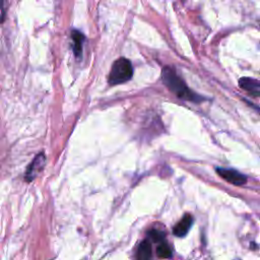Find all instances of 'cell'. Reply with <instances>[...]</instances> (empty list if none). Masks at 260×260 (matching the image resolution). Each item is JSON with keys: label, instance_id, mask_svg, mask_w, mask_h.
Masks as SVG:
<instances>
[{"label": "cell", "instance_id": "1", "mask_svg": "<svg viewBox=\"0 0 260 260\" xmlns=\"http://www.w3.org/2000/svg\"><path fill=\"white\" fill-rule=\"evenodd\" d=\"M161 78L168 88L173 91L179 99L192 102L202 101V96L193 92L172 67H165L162 69Z\"/></svg>", "mask_w": 260, "mask_h": 260}, {"label": "cell", "instance_id": "2", "mask_svg": "<svg viewBox=\"0 0 260 260\" xmlns=\"http://www.w3.org/2000/svg\"><path fill=\"white\" fill-rule=\"evenodd\" d=\"M133 68L131 62L126 58L117 59L111 68L109 74V82L112 85H117L120 83H124L132 78Z\"/></svg>", "mask_w": 260, "mask_h": 260}, {"label": "cell", "instance_id": "3", "mask_svg": "<svg viewBox=\"0 0 260 260\" xmlns=\"http://www.w3.org/2000/svg\"><path fill=\"white\" fill-rule=\"evenodd\" d=\"M216 173L225 181H228L231 184L237 185V186H242L246 184L247 178L243 174L239 173L236 170L232 169H224V168H216Z\"/></svg>", "mask_w": 260, "mask_h": 260}, {"label": "cell", "instance_id": "4", "mask_svg": "<svg viewBox=\"0 0 260 260\" xmlns=\"http://www.w3.org/2000/svg\"><path fill=\"white\" fill-rule=\"evenodd\" d=\"M45 160H46V157H45L44 153H39L34 158V160L27 167L25 175H24V179L27 182L32 181L37 177V175L42 171V169H43V167L45 165Z\"/></svg>", "mask_w": 260, "mask_h": 260}, {"label": "cell", "instance_id": "5", "mask_svg": "<svg viewBox=\"0 0 260 260\" xmlns=\"http://www.w3.org/2000/svg\"><path fill=\"white\" fill-rule=\"evenodd\" d=\"M193 223V217L191 214H185L174 226L173 233L176 237H185L187 233L189 232L190 228L192 226Z\"/></svg>", "mask_w": 260, "mask_h": 260}, {"label": "cell", "instance_id": "6", "mask_svg": "<svg viewBox=\"0 0 260 260\" xmlns=\"http://www.w3.org/2000/svg\"><path fill=\"white\" fill-rule=\"evenodd\" d=\"M240 86L253 95L260 94V82L250 77H243L239 80Z\"/></svg>", "mask_w": 260, "mask_h": 260}, {"label": "cell", "instance_id": "7", "mask_svg": "<svg viewBox=\"0 0 260 260\" xmlns=\"http://www.w3.org/2000/svg\"><path fill=\"white\" fill-rule=\"evenodd\" d=\"M152 255V249H151V244L149 241L144 240L142 241L137 249V260H150Z\"/></svg>", "mask_w": 260, "mask_h": 260}, {"label": "cell", "instance_id": "8", "mask_svg": "<svg viewBox=\"0 0 260 260\" xmlns=\"http://www.w3.org/2000/svg\"><path fill=\"white\" fill-rule=\"evenodd\" d=\"M71 38L73 41V52L75 56L79 58L82 55V44L84 41V36L80 31L74 29L71 32Z\"/></svg>", "mask_w": 260, "mask_h": 260}, {"label": "cell", "instance_id": "9", "mask_svg": "<svg viewBox=\"0 0 260 260\" xmlns=\"http://www.w3.org/2000/svg\"><path fill=\"white\" fill-rule=\"evenodd\" d=\"M156 255L159 258H164V259L171 258L172 257V249L167 243L162 242L156 248Z\"/></svg>", "mask_w": 260, "mask_h": 260}, {"label": "cell", "instance_id": "10", "mask_svg": "<svg viewBox=\"0 0 260 260\" xmlns=\"http://www.w3.org/2000/svg\"><path fill=\"white\" fill-rule=\"evenodd\" d=\"M148 237L153 241V242H161L165 240V234L161 231L152 229L148 232Z\"/></svg>", "mask_w": 260, "mask_h": 260}]
</instances>
